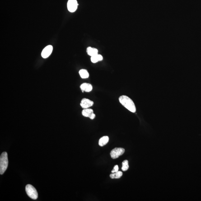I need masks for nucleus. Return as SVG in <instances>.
<instances>
[{"mask_svg":"<svg viewBox=\"0 0 201 201\" xmlns=\"http://www.w3.org/2000/svg\"><path fill=\"white\" fill-rule=\"evenodd\" d=\"M53 47L52 45H48L43 49L41 53V56L44 58H48L52 54Z\"/></svg>","mask_w":201,"mask_h":201,"instance_id":"423d86ee","label":"nucleus"},{"mask_svg":"<svg viewBox=\"0 0 201 201\" xmlns=\"http://www.w3.org/2000/svg\"><path fill=\"white\" fill-rule=\"evenodd\" d=\"M118 171H119V166H118L117 165H116L114 166V168H113L112 171H111V172L114 173Z\"/></svg>","mask_w":201,"mask_h":201,"instance_id":"dca6fc26","label":"nucleus"},{"mask_svg":"<svg viewBox=\"0 0 201 201\" xmlns=\"http://www.w3.org/2000/svg\"><path fill=\"white\" fill-rule=\"evenodd\" d=\"M125 152V149L121 147H116L112 150L110 152V156L112 158L115 159L122 156Z\"/></svg>","mask_w":201,"mask_h":201,"instance_id":"20e7f679","label":"nucleus"},{"mask_svg":"<svg viewBox=\"0 0 201 201\" xmlns=\"http://www.w3.org/2000/svg\"><path fill=\"white\" fill-rule=\"evenodd\" d=\"M120 103L132 113H135L136 108L135 105L133 100L130 98L126 95H122L119 98Z\"/></svg>","mask_w":201,"mask_h":201,"instance_id":"f257e3e1","label":"nucleus"},{"mask_svg":"<svg viewBox=\"0 0 201 201\" xmlns=\"http://www.w3.org/2000/svg\"><path fill=\"white\" fill-rule=\"evenodd\" d=\"M25 191L28 196L32 199L36 200L38 198L37 192L33 185L31 184H27L25 187Z\"/></svg>","mask_w":201,"mask_h":201,"instance_id":"7ed1b4c3","label":"nucleus"},{"mask_svg":"<svg viewBox=\"0 0 201 201\" xmlns=\"http://www.w3.org/2000/svg\"><path fill=\"white\" fill-rule=\"evenodd\" d=\"M8 160L7 152H3L1 154L0 157V174H3L8 166Z\"/></svg>","mask_w":201,"mask_h":201,"instance_id":"f03ea898","label":"nucleus"},{"mask_svg":"<svg viewBox=\"0 0 201 201\" xmlns=\"http://www.w3.org/2000/svg\"><path fill=\"white\" fill-rule=\"evenodd\" d=\"M82 115L86 117H89L90 119L93 120L95 117V114L94 113L92 109H84L82 111Z\"/></svg>","mask_w":201,"mask_h":201,"instance_id":"0eeeda50","label":"nucleus"},{"mask_svg":"<svg viewBox=\"0 0 201 201\" xmlns=\"http://www.w3.org/2000/svg\"><path fill=\"white\" fill-rule=\"evenodd\" d=\"M79 74L80 76L82 79L88 78L89 77V73L86 69L80 70L79 71Z\"/></svg>","mask_w":201,"mask_h":201,"instance_id":"ddd939ff","label":"nucleus"},{"mask_svg":"<svg viewBox=\"0 0 201 201\" xmlns=\"http://www.w3.org/2000/svg\"><path fill=\"white\" fill-rule=\"evenodd\" d=\"M94 102L88 99L84 98L81 100L80 105L83 109H88L94 105Z\"/></svg>","mask_w":201,"mask_h":201,"instance_id":"6e6552de","label":"nucleus"},{"mask_svg":"<svg viewBox=\"0 0 201 201\" xmlns=\"http://www.w3.org/2000/svg\"><path fill=\"white\" fill-rule=\"evenodd\" d=\"M109 137L107 136H104L100 139L99 141V145L100 146H103L106 145L109 141Z\"/></svg>","mask_w":201,"mask_h":201,"instance_id":"9b49d317","label":"nucleus"},{"mask_svg":"<svg viewBox=\"0 0 201 201\" xmlns=\"http://www.w3.org/2000/svg\"><path fill=\"white\" fill-rule=\"evenodd\" d=\"M102 56L100 54H97L96 55L91 57V60L93 63H97L99 61H101L103 60Z\"/></svg>","mask_w":201,"mask_h":201,"instance_id":"f8f14e48","label":"nucleus"},{"mask_svg":"<svg viewBox=\"0 0 201 201\" xmlns=\"http://www.w3.org/2000/svg\"><path fill=\"white\" fill-rule=\"evenodd\" d=\"M80 88L82 92H84V91L90 92L92 90L93 87L91 84L84 83L81 85Z\"/></svg>","mask_w":201,"mask_h":201,"instance_id":"1a4fd4ad","label":"nucleus"},{"mask_svg":"<svg viewBox=\"0 0 201 201\" xmlns=\"http://www.w3.org/2000/svg\"><path fill=\"white\" fill-rule=\"evenodd\" d=\"M78 3L76 0H69L67 4L68 11L71 12H75L77 10Z\"/></svg>","mask_w":201,"mask_h":201,"instance_id":"39448f33","label":"nucleus"},{"mask_svg":"<svg viewBox=\"0 0 201 201\" xmlns=\"http://www.w3.org/2000/svg\"><path fill=\"white\" fill-rule=\"evenodd\" d=\"M86 51H87V54L91 57L98 54V50L96 48L88 47L87 48Z\"/></svg>","mask_w":201,"mask_h":201,"instance_id":"9d476101","label":"nucleus"},{"mask_svg":"<svg viewBox=\"0 0 201 201\" xmlns=\"http://www.w3.org/2000/svg\"><path fill=\"white\" fill-rule=\"evenodd\" d=\"M122 175H123V173L122 172L118 171L111 174L110 177L112 179H118L121 177Z\"/></svg>","mask_w":201,"mask_h":201,"instance_id":"4468645a","label":"nucleus"},{"mask_svg":"<svg viewBox=\"0 0 201 201\" xmlns=\"http://www.w3.org/2000/svg\"><path fill=\"white\" fill-rule=\"evenodd\" d=\"M129 168L128 162V160H124L122 162V171H126L128 170Z\"/></svg>","mask_w":201,"mask_h":201,"instance_id":"2eb2a0df","label":"nucleus"}]
</instances>
